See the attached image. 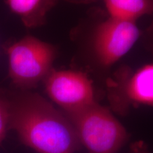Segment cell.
Segmentation results:
<instances>
[{
	"label": "cell",
	"instance_id": "5",
	"mask_svg": "<svg viewBox=\"0 0 153 153\" xmlns=\"http://www.w3.org/2000/svg\"><path fill=\"white\" fill-rule=\"evenodd\" d=\"M140 35L136 22L109 16L96 28L92 47L101 65L110 67L126 55Z\"/></svg>",
	"mask_w": 153,
	"mask_h": 153
},
{
	"label": "cell",
	"instance_id": "1",
	"mask_svg": "<svg viewBox=\"0 0 153 153\" xmlns=\"http://www.w3.org/2000/svg\"><path fill=\"white\" fill-rule=\"evenodd\" d=\"M10 102L9 129L38 153H75L80 145L73 126L62 111L37 93L24 91Z\"/></svg>",
	"mask_w": 153,
	"mask_h": 153
},
{
	"label": "cell",
	"instance_id": "11",
	"mask_svg": "<svg viewBox=\"0 0 153 153\" xmlns=\"http://www.w3.org/2000/svg\"><path fill=\"white\" fill-rule=\"evenodd\" d=\"M148 31L151 32V33H153V22L152 24H151L150 27L148 28Z\"/></svg>",
	"mask_w": 153,
	"mask_h": 153
},
{
	"label": "cell",
	"instance_id": "3",
	"mask_svg": "<svg viewBox=\"0 0 153 153\" xmlns=\"http://www.w3.org/2000/svg\"><path fill=\"white\" fill-rule=\"evenodd\" d=\"M9 75L13 83L27 91L37 86L53 70L57 55L54 45L33 36H26L7 50Z\"/></svg>",
	"mask_w": 153,
	"mask_h": 153
},
{
	"label": "cell",
	"instance_id": "6",
	"mask_svg": "<svg viewBox=\"0 0 153 153\" xmlns=\"http://www.w3.org/2000/svg\"><path fill=\"white\" fill-rule=\"evenodd\" d=\"M114 110L126 112L130 107L153 106V63L135 71H122L108 85Z\"/></svg>",
	"mask_w": 153,
	"mask_h": 153
},
{
	"label": "cell",
	"instance_id": "7",
	"mask_svg": "<svg viewBox=\"0 0 153 153\" xmlns=\"http://www.w3.org/2000/svg\"><path fill=\"white\" fill-rule=\"evenodd\" d=\"M55 3L56 0H7L11 11L20 17L28 28L43 24Z\"/></svg>",
	"mask_w": 153,
	"mask_h": 153
},
{
	"label": "cell",
	"instance_id": "2",
	"mask_svg": "<svg viewBox=\"0 0 153 153\" xmlns=\"http://www.w3.org/2000/svg\"><path fill=\"white\" fill-rule=\"evenodd\" d=\"M65 114L73 126L80 145L90 153H117L129 137L123 124L97 101Z\"/></svg>",
	"mask_w": 153,
	"mask_h": 153
},
{
	"label": "cell",
	"instance_id": "9",
	"mask_svg": "<svg viewBox=\"0 0 153 153\" xmlns=\"http://www.w3.org/2000/svg\"><path fill=\"white\" fill-rule=\"evenodd\" d=\"M10 123V102L0 97V145L4 142Z\"/></svg>",
	"mask_w": 153,
	"mask_h": 153
},
{
	"label": "cell",
	"instance_id": "8",
	"mask_svg": "<svg viewBox=\"0 0 153 153\" xmlns=\"http://www.w3.org/2000/svg\"><path fill=\"white\" fill-rule=\"evenodd\" d=\"M109 16L136 22L153 13V0H103Z\"/></svg>",
	"mask_w": 153,
	"mask_h": 153
},
{
	"label": "cell",
	"instance_id": "12",
	"mask_svg": "<svg viewBox=\"0 0 153 153\" xmlns=\"http://www.w3.org/2000/svg\"><path fill=\"white\" fill-rule=\"evenodd\" d=\"M73 1H87V0H73Z\"/></svg>",
	"mask_w": 153,
	"mask_h": 153
},
{
	"label": "cell",
	"instance_id": "4",
	"mask_svg": "<svg viewBox=\"0 0 153 153\" xmlns=\"http://www.w3.org/2000/svg\"><path fill=\"white\" fill-rule=\"evenodd\" d=\"M43 82L49 98L65 114L82 109L97 101L92 81L82 71L53 69Z\"/></svg>",
	"mask_w": 153,
	"mask_h": 153
},
{
	"label": "cell",
	"instance_id": "10",
	"mask_svg": "<svg viewBox=\"0 0 153 153\" xmlns=\"http://www.w3.org/2000/svg\"><path fill=\"white\" fill-rule=\"evenodd\" d=\"M131 153H150L143 141H137L131 145Z\"/></svg>",
	"mask_w": 153,
	"mask_h": 153
}]
</instances>
